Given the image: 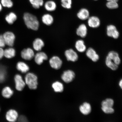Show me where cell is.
I'll list each match as a JSON object with an SVG mask.
<instances>
[{"label":"cell","instance_id":"obj_1","mask_svg":"<svg viewBox=\"0 0 122 122\" xmlns=\"http://www.w3.org/2000/svg\"><path fill=\"white\" fill-rule=\"evenodd\" d=\"M121 62L118 53L114 51H111L108 53L105 60V64L107 66L113 71L118 69V66Z\"/></svg>","mask_w":122,"mask_h":122},{"label":"cell","instance_id":"obj_2","mask_svg":"<svg viewBox=\"0 0 122 122\" xmlns=\"http://www.w3.org/2000/svg\"><path fill=\"white\" fill-rule=\"evenodd\" d=\"M23 18L27 28L34 30H38L39 22L36 16L31 13H26L24 14Z\"/></svg>","mask_w":122,"mask_h":122},{"label":"cell","instance_id":"obj_3","mask_svg":"<svg viewBox=\"0 0 122 122\" xmlns=\"http://www.w3.org/2000/svg\"><path fill=\"white\" fill-rule=\"evenodd\" d=\"M25 80L26 84L30 89L35 90L37 88L38 78L36 75L32 73H27L25 76Z\"/></svg>","mask_w":122,"mask_h":122},{"label":"cell","instance_id":"obj_4","mask_svg":"<svg viewBox=\"0 0 122 122\" xmlns=\"http://www.w3.org/2000/svg\"><path fill=\"white\" fill-rule=\"evenodd\" d=\"M3 35L6 45L9 47H13L16 39L14 33L12 31H8L5 32Z\"/></svg>","mask_w":122,"mask_h":122},{"label":"cell","instance_id":"obj_5","mask_svg":"<svg viewBox=\"0 0 122 122\" xmlns=\"http://www.w3.org/2000/svg\"><path fill=\"white\" fill-rule=\"evenodd\" d=\"M75 77V73L71 70H67L64 71L61 76L62 80L66 83L72 81Z\"/></svg>","mask_w":122,"mask_h":122},{"label":"cell","instance_id":"obj_6","mask_svg":"<svg viewBox=\"0 0 122 122\" xmlns=\"http://www.w3.org/2000/svg\"><path fill=\"white\" fill-rule=\"evenodd\" d=\"M35 53L33 50L30 48L24 49L21 52V56L23 59L26 60H31L34 58Z\"/></svg>","mask_w":122,"mask_h":122},{"label":"cell","instance_id":"obj_7","mask_svg":"<svg viewBox=\"0 0 122 122\" xmlns=\"http://www.w3.org/2000/svg\"><path fill=\"white\" fill-rule=\"evenodd\" d=\"M14 80L16 89L18 91H22L26 84L22 76L19 74L16 75L15 76Z\"/></svg>","mask_w":122,"mask_h":122},{"label":"cell","instance_id":"obj_8","mask_svg":"<svg viewBox=\"0 0 122 122\" xmlns=\"http://www.w3.org/2000/svg\"><path fill=\"white\" fill-rule=\"evenodd\" d=\"M107 34L109 37L117 39L119 36V33L115 26L114 25H108L107 27Z\"/></svg>","mask_w":122,"mask_h":122},{"label":"cell","instance_id":"obj_9","mask_svg":"<svg viewBox=\"0 0 122 122\" xmlns=\"http://www.w3.org/2000/svg\"><path fill=\"white\" fill-rule=\"evenodd\" d=\"M49 62L51 67L56 70L60 68L62 64V60L57 56H53L50 59Z\"/></svg>","mask_w":122,"mask_h":122},{"label":"cell","instance_id":"obj_10","mask_svg":"<svg viewBox=\"0 0 122 122\" xmlns=\"http://www.w3.org/2000/svg\"><path fill=\"white\" fill-rule=\"evenodd\" d=\"M65 55L68 61L75 62L78 59V56L77 53L71 49L66 50L65 52Z\"/></svg>","mask_w":122,"mask_h":122},{"label":"cell","instance_id":"obj_11","mask_svg":"<svg viewBox=\"0 0 122 122\" xmlns=\"http://www.w3.org/2000/svg\"><path fill=\"white\" fill-rule=\"evenodd\" d=\"M79 110L83 115H88L91 113L92 107L90 103L87 102H85L79 107Z\"/></svg>","mask_w":122,"mask_h":122},{"label":"cell","instance_id":"obj_12","mask_svg":"<svg viewBox=\"0 0 122 122\" xmlns=\"http://www.w3.org/2000/svg\"><path fill=\"white\" fill-rule=\"evenodd\" d=\"M35 62L38 65H41L43 63L44 61L48 59V57L46 53L42 51H38L35 54L34 57Z\"/></svg>","mask_w":122,"mask_h":122},{"label":"cell","instance_id":"obj_13","mask_svg":"<svg viewBox=\"0 0 122 122\" xmlns=\"http://www.w3.org/2000/svg\"><path fill=\"white\" fill-rule=\"evenodd\" d=\"M6 118L8 121L15 122L18 120L19 115L17 111L14 109H10L6 114Z\"/></svg>","mask_w":122,"mask_h":122},{"label":"cell","instance_id":"obj_14","mask_svg":"<svg viewBox=\"0 0 122 122\" xmlns=\"http://www.w3.org/2000/svg\"><path fill=\"white\" fill-rule=\"evenodd\" d=\"M87 57L92 61L97 62L99 59V56L93 49L90 48L87 50L86 52Z\"/></svg>","mask_w":122,"mask_h":122},{"label":"cell","instance_id":"obj_15","mask_svg":"<svg viewBox=\"0 0 122 122\" xmlns=\"http://www.w3.org/2000/svg\"><path fill=\"white\" fill-rule=\"evenodd\" d=\"M88 19V23L89 26L93 28H96L100 26V21L97 17L92 16Z\"/></svg>","mask_w":122,"mask_h":122},{"label":"cell","instance_id":"obj_16","mask_svg":"<svg viewBox=\"0 0 122 122\" xmlns=\"http://www.w3.org/2000/svg\"><path fill=\"white\" fill-rule=\"evenodd\" d=\"M45 46L43 41L40 38H36L33 41V49L37 51H40Z\"/></svg>","mask_w":122,"mask_h":122},{"label":"cell","instance_id":"obj_17","mask_svg":"<svg viewBox=\"0 0 122 122\" xmlns=\"http://www.w3.org/2000/svg\"><path fill=\"white\" fill-rule=\"evenodd\" d=\"M16 50L13 47H9L4 50V57L7 59H11L16 56Z\"/></svg>","mask_w":122,"mask_h":122},{"label":"cell","instance_id":"obj_18","mask_svg":"<svg viewBox=\"0 0 122 122\" xmlns=\"http://www.w3.org/2000/svg\"><path fill=\"white\" fill-rule=\"evenodd\" d=\"M87 28L85 24H81L77 29L76 30V34L77 36L82 38L86 37L87 34Z\"/></svg>","mask_w":122,"mask_h":122},{"label":"cell","instance_id":"obj_19","mask_svg":"<svg viewBox=\"0 0 122 122\" xmlns=\"http://www.w3.org/2000/svg\"><path fill=\"white\" fill-rule=\"evenodd\" d=\"M46 10L49 12L55 11L57 7V4L55 1L51 0L47 1L44 4Z\"/></svg>","mask_w":122,"mask_h":122},{"label":"cell","instance_id":"obj_20","mask_svg":"<svg viewBox=\"0 0 122 122\" xmlns=\"http://www.w3.org/2000/svg\"><path fill=\"white\" fill-rule=\"evenodd\" d=\"M16 68L18 71L22 73L27 72L30 70L28 66L25 62L22 61L18 62L16 64Z\"/></svg>","mask_w":122,"mask_h":122},{"label":"cell","instance_id":"obj_21","mask_svg":"<svg viewBox=\"0 0 122 122\" xmlns=\"http://www.w3.org/2000/svg\"><path fill=\"white\" fill-rule=\"evenodd\" d=\"M77 16L79 19L82 20H85L89 18V12L87 9L82 8L77 13Z\"/></svg>","mask_w":122,"mask_h":122},{"label":"cell","instance_id":"obj_22","mask_svg":"<svg viewBox=\"0 0 122 122\" xmlns=\"http://www.w3.org/2000/svg\"><path fill=\"white\" fill-rule=\"evenodd\" d=\"M17 17L16 14L13 12H10L5 16V19L6 22L10 25L14 24L17 19Z\"/></svg>","mask_w":122,"mask_h":122},{"label":"cell","instance_id":"obj_23","mask_svg":"<svg viewBox=\"0 0 122 122\" xmlns=\"http://www.w3.org/2000/svg\"><path fill=\"white\" fill-rule=\"evenodd\" d=\"M42 22L45 25L50 26L53 23L54 19L51 15L49 14H46L42 16Z\"/></svg>","mask_w":122,"mask_h":122},{"label":"cell","instance_id":"obj_24","mask_svg":"<svg viewBox=\"0 0 122 122\" xmlns=\"http://www.w3.org/2000/svg\"><path fill=\"white\" fill-rule=\"evenodd\" d=\"M75 47L76 49L80 52H83L86 50V47L84 42L82 40H79L76 42Z\"/></svg>","mask_w":122,"mask_h":122},{"label":"cell","instance_id":"obj_25","mask_svg":"<svg viewBox=\"0 0 122 122\" xmlns=\"http://www.w3.org/2000/svg\"><path fill=\"white\" fill-rule=\"evenodd\" d=\"M14 92L11 88L9 86H6L2 90L1 94L3 97L6 98H10L13 95Z\"/></svg>","mask_w":122,"mask_h":122},{"label":"cell","instance_id":"obj_26","mask_svg":"<svg viewBox=\"0 0 122 122\" xmlns=\"http://www.w3.org/2000/svg\"><path fill=\"white\" fill-rule=\"evenodd\" d=\"M52 87L54 91L56 92H61L63 91V85L59 81H56L53 83Z\"/></svg>","mask_w":122,"mask_h":122},{"label":"cell","instance_id":"obj_27","mask_svg":"<svg viewBox=\"0 0 122 122\" xmlns=\"http://www.w3.org/2000/svg\"><path fill=\"white\" fill-rule=\"evenodd\" d=\"M7 72L6 68L3 66H0V83H3L6 78Z\"/></svg>","mask_w":122,"mask_h":122},{"label":"cell","instance_id":"obj_28","mask_svg":"<svg viewBox=\"0 0 122 122\" xmlns=\"http://www.w3.org/2000/svg\"><path fill=\"white\" fill-rule=\"evenodd\" d=\"M30 3L35 9H39L44 4L43 0H29Z\"/></svg>","mask_w":122,"mask_h":122},{"label":"cell","instance_id":"obj_29","mask_svg":"<svg viewBox=\"0 0 122 122\" xmlns=\"http://www.w3.org/2000/svg\"><path fill=\"white\" fill-rule=\"evenodd\" d=\"M114 104V101L113 99L110 98H107L102 102L101 107H113Z\"/></svg>","mask_w":122,"mask_h":122},{"label":"cell","instance_id":"obj_30","mask_svg":"<svg viewBox=\"0 0 122 122\" xmlns=\"http://www.w3.org/2000/svg\"><path fill=\"white\" fill-rule=\"evenodd\" d=\"M61 5L64 8L70 9L71 8L72 0H61Z\"/></svg>","mask_w":122,"mask_h":122},{"label":"cell","instance_id":"obj_31","mask_svg":"<svg viewBox=\"0 0 122 122\" xmlns=\"http://www.w3.org/2000/svg\"><path fill=\"white\" fill-rule=\"evenodd\" d=\"M101 109L104 113L107 114H111L114 113L115 110L113 107H101Z\"/></svg>","mask_w":122,"mask_h":122},{"label":"cell","instance_id":"obj_32","mask_svg":"<svg viewBox=\"0 0 122 122\" xmlns=\"http://www.w3.org/2000/svg\"><path fill=\"white\" fill-rule=\"evenodd\" d=\"M1 4L3 7L8 8H11L13 5L11 0H1Z\"/></svg>","mask_w":122,"mask_h":122},{"label":"cell","instance_id":"obj_33","mask_svg":"<svg viewBox=\"0 0 122 122\" xmlns=\"http://www.w3.org/2000/svg\"><path fill=\"white\" fill-rule=\"evenodd\" d=\"M117 2L114 1H108L106 4L107 6L110 9H117L118 7V4Z\"/></svg>","mask_w":122,"mask_h":122},{"label":"cell","instance_id":"obj_34","mask_svg":"<svg viewBox=\"0 0 122 122\" xmlns=\"http://www.w3.org/2000/svg\"><path fill=\"white\" fill-rule=\"evenodd\" d=\"M6 46L3 35H0V47L4 48Z\"/></svg>","mask_w":122,"mask_h":122},{"label":"cell","instance_id":"obj_35","mask_svg":"<svg viewBox=\"0 0 122 122\" xmlns=\"http://www.w3.org/2000/svg\"><path fill=\"white\" fill-rule=\"evenodd\" d=\"M18 120L20 122H27V119L26 117L24 115H21L18 117Z\"/></svg>","mask_w":122,"mask_h":122},{"label":"cell","instance_id":"obj_36","mask_svg":"<svg viewBox=\"0 0 122 122\" xmlns=\"http://www.w3.org/2000/svg\"><path fill=\"white\" fill-rule=\"evenodd\" d=\"M4 57V50L3 48L0 47V60Z\"/></svg>","mask_w":122,"mask_h":122},{"label":"cell","instance_id":"obj_37","mask_svg":"<svg viewBox=\"0 0 122 122\" xmlns=\"http://www.w3.org/2000/svg\"><path fill=\"white\" fill-rule=\"evenodd\" d=\"M118 85L120 88L122 90V78L119 81Z\"/></svg>","mask_w":122,"mask_h":122},{"label":"cell","instance_id":"obj_38","mask_svg":"<svg viewBox=\"0 0 122 122\" xmlns=\"http://www.w3.org/2000/svg\"><path fill=\"white\" fill-rule=\"evenodd\" d=\"M108 1H114V2H117L118 0H107Z\"/></svg>","mask_w":122,"mask_h":122},{"label":"cell","instance_id":"obj_39","mask_svg":"<svg viewBox=\"0 0 122 122\" xmlns=\"http://www.w3.org/2000/svg\"><path fill=\"white\" fill-rule=\"evenodd\" d=\"M2 5L0 3V12L2 10Z\"/></svg>","mask_w":122,"mask_h":122},{"label":"cell","instance_id":"obj_40","mask_svg":"<svg viewBox=\"0 0 122 122\" xmlns=\"http://www.w3.org/2000/svg\"><path fill=\"white\" fill-rule=\"evenodd\" d=\"M94 0L96 1V0Z\"/></svg>","mask_w":122,"mask_h":122}]
</instances>
